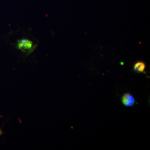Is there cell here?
<instances>
[{"label":"cell","mask_w":150,"mask_h":150,"mask_svg":"<svg viewBox=\"0 0 150 150\" xmlns=\"http://www.w3.org/2000/svg\"><path fill=\"white\" fill-rule=\"evenodd\" d=\"M17 45L18 48L23 52H30L34 47L32 41L26 38L18 40Z\"/></svg>","instance_id":"6da1fadb"},{"label":"cell","mask_w":150,"mask_h":150,"mask_svg":"<svg viewBox=\"0 0 150 150\" xmlns=\"http://www.w3.org/2000/svg\"><path fill=\"white\" fill-rule=\"evenodd\" d=\"M146 65L144 62H138L135 63L134 66V69L138 73H142L146 69Z\"/></svg>","instance_id":"3957f363"},{"label":"cell","mask_w":150,"mask_h":150,"mask_svg":"<svg viewBox=\"0 0 150 150\" xmlns=\"http://www.w3.org/2000/svg\"><path fill=\"white\" fill-rule=\"evenodd\" d=\"M121 101L123 105L127 107L133 106L135 103V98L129 93L124 94L121 98Z\"/></svg>","instance_id":"7a4b0ae2"}]
</instances>
